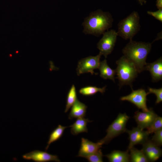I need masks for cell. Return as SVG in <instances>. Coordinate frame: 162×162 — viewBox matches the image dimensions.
<instances>
[{
    "label": "cell",
    "instance_id": "9c48e42d",
    "mask_svg": "<svg viewBox=\"0 0 162 162\" xmlns=\"http://www.w3.org/2000/svg\"><path fill=\"white\" fill-rule=\"evenodd\" d=\"M125 132L129 135L130 142L128 150L138 144H142L148 140L149 133L147 131H144L138 127L134 128L131 130L126 129Z\"/></svg>",
    "mask_w": 162,
    "mask_h": 162
},
{
    "label": "cell",
    "instance_id": "ffe728a7",
    "mask_svg": "<svg viewBox=\"0 0 162 162\" xmlns=\"http://www.w3.org/2000/svg\"><path fill=\"white\" fill-rule=\"evenodd\" d=\"M130 151V161L132 162H148L141 149L139 150L134 147L129 150Z\"/></svg>",
    "mask_w": 162,
    "mask_h": 162
},
{
    "label": "cell",
    "instance_id": "ac0fdd59",
    "mask_svg": "<svg viewBox=\"0 0 162 162\" xmlns=\"http://www.w3.org/2000/svg\"><path fill=\"white\" fill-rule=\"evenodd\" d=\"M100 71V76L104 79H110L114 82L116 70L111 69L108 65L106 59L100 62L98 68Z\"/></svg>",
    "mask_w": 162,
    "mask_h": 162
},
{
    "label": "cell",
    "instance_id": "5b68a950",
    "mask_svg": "<svg viewBox=\"0 0 162 162\" xmlns=\"http://www.w3.org/2000/svg\"><path fill=\"white\" fill-rule=\"evenodd\" d=\"M129 118L125 113H119L106 130V136L98 141L102 145L107 144L114 137L125 132L126 124Z\"/></svg>",
    "mask_w": 162,
    "mask_h": 162
},
{
    "label": "cell",
    "instance_id": "603a6c76",
    "mask_svg": "<svg viewBox=\"0 0 162 162\" xmlns=\"http://www.w3.org/2000/svg\"><path fill=\"white\" fill-rule=\"evenodd\" d=\"M162 128V118L158 116L152 124L147 129V131L149 134Z\"/></svg>",
    "mask_w": 162,
    "mask_h": 162
},
{
    "label": "cell",
    "instance_id": "8992f818",
    "mask_svg": "<svg viewBox=\"0 0 162 162\" xmlns=\"http://www.w3.org/2000/svg\"><path fill=\"white\" fill-rule=\"evenodd\" d=\"M103 34V37L97 44V48L100 50L99 53L106 58L112 51L118 35L114 29L105 32Z\"/></svg>",
    "mask_w": 162,
    "mask_h": 162
},
{
    "label": "cell",
    "instance_id": "52a82bcc",
    "mask_svg": "<svg viewBox=\"0 0 162 162\" xmlns=\"http://www.w3.org/2000/svg\"><path fill=\"white\" fill-rule=\"evenodd\" d=\"M101 55L99 53L96 56H90L80 60L76 68L77 75L79 76L81 74L88 73H90L92 74H95L94 70L98 68Z\"/></svg>",
    "mask_w": 162,
    "mask_h": 162
},
{
    "label": "cell",
    "instance_id": "f1b7e54d",
    "mask_svg": "<svg viewBox=\"0 0 162 162\" xmlns=\"http://www.w3.org/2000/svg\"><path fill=\"white\" fill-rule=\"evenodd\" d=\"M139 3L141 5H142L143 4L146 3V0H138Z\"/></svg>",
    "mask_w": 162,
    "mask_h": 162
},
{
    "label": "cell",
    "instance_id": "6da1fadb",
    "mask_svg": "<svg viewBox=\"0 0 162 162\" xmlns=\"http://www.w3.org/2000/svg\"><path fill=\"white\" fill-rule=\"evenodd\" d=\"M152 47L151 43L130 40L122 50L124 56L133 63L138 73L145 70L146 60Z\"/></svg>",
    "mask_w": 162,
    "mask_h": 162
},
{
    "label": "cell",
    "instance_id": "484cf974",
    "mask_svg": "<svg viewBox=\"0 0 162 162\" xmlns=\"http://www.w3.org/2000/svg\"><path fill=\"white\" fill-rule=\"evenodd\" d=\"M148 92L147 94L150 93L154 94L157 97L156 104H159L162 101V88L159 89L153 88H149L148 89Z\"/></svg>",
    "mask_w": 162,
    "mask_h": 162
},
{
    "label": "cell",
    "instance_id": "cb8c5ba5",
    "mask_svg": "<svg viewBox=\"0 0 162 162\" xmlns=\"http://www.w3.org/2000/svg\"><path fill=\"white\" fill-rule=\"evenodd\" d=\"M103 155L101 149H99L97 152L85 157L90 162H102Z\"/></svg>",
    "mask_w": 162,
    "mask_h": 162
},
{
    "label": "cell",
    "instance_id": "7c38bea8",
    "mask_svg": "<svg viewBox=\"0 0 162 162\" xmlns=\"http://www.w3.org/2000/svg\"><path fill=\"white\" fill-rule=\"evenodd\" d=\"M142 145V150L148 161H154L161 156V149L151 140H148Z\"/></svg>",
    "mask_w": 162,
    "mask_h": 162
},
{
    "label": "cell",
    "instance_id": "30bf717a",
    "mask_svg": "<svg viewBox=\"0 0 162 162\" xmlns=\"http://www.w3.org/2000/svg\"><path fill=\"white\" fill-rule=\"evenodd\" d=\"M158 116L150 108L148 112L136 111L134 115V118L137 124V127L143 130L149 127Z\"/></svg>",
    "mask_w": 162,
    "mask_h": 162
},
{
    "label": "cell",
    "instance_id": "7402d4cb",
    "mask_svg": "<svg viewBox=\"0 0 162 162\" xmlns=\"http://www.w3.org/2000/svg\"><path fill=\"white\" fill-rule=\"evenodd\" d=\"M76 93L74 85L72 86L67 96L66 104L64 112H67L77 99Z\"/></svg>",
    "mask_w": 162,
    "mask_h": 162
},
{
    "label": "cell",
    "instance_id": "5bb4252c",
    "mask_svg": "<svg viewBox=\"0 0 162 162\" xmlns=\"http://www.w3.org/2000/svg\"><path fill=\"white\" fill-rule=\"evenodd\" d=\"M145 70H148L150 73L152 80L157 81L162 78V59L160 57L154 62L151 63H147Z\"/></svg>",
    "mask_w": 162,
    "mask_h": 162
},
{
    "label": "cell",
    "instance_id": "277c9868",
    "mask_svg": "<svg viewBox=\"0 0 162 162\" xmlns=\"http://www.w3.org/2000/svg\"><path fill=\"white\" fill-rule=\"evenodd\" d=\"M117 66L116 70L119 85L122 86L129 85L132 86V83L137 76L138 73L133 63L124 56L116 61Z\"/></svg>",
    "mask_w": 162,
    "mask_h": 162
},
{
    "label": "cell",
    "instance_id": "83f0119b",
    "mask_svg": "<svg viewBox=\"0 0 162 162\" xmlns=\"http://www.w3.org/2000/svg\"><path fill=\"white\" fill-rule=\"evenodd\" d=\"M156 6L158 9H162V0H157Z\"/></svg>",
    "mask_w": 162,
    "mask_h": 162
},
{
    "label": "cell",
    "instance_id": "3957f363",
    "mask_svg": "<svg viewBox=\"0 0 162 162\" xmlns=\"http://www.w3.org/2000/svg\"><path fill=\"white\" fill-rule=\"evenodd\" d=\"M118 36L125 40H132L140 31V25L138 13L134 11L127 17L121 20L118 24Z\"/></svg>",
    "mask_w": 162,
    "mask_h": 162
},
{
    "label": "cell",
    "instance_id": "e0dca14e",
    "mask_svg": "<svg viewBox=\"0 0 162 162\" xmlns=\"http://www.w3.org/2000/svg\"><path fill=\"white\" fill-rule=\"evenodd\" d=\"M129 150L125 152L114 150L105 156L110 162H128L130 161Z\"/></svg>",
    "mask_w": 162,
    "mask_h": 162
},
{
    "label": "cell",
    "instance_id": "ba28073f",
    "mask_svg": "<svg viewBox=\"0 0 162 162\" xmlns=\"http://www.w3.org/2000/svg\"><path fill=\"white\" fill-rule=\"evenodd\" d=\"M147 94L145 90L140 89L136 90H132L129 94L122 97L121 100H127L135 105L139 109H141L143 112L149 111L146 105V96Z\"/></svg>",
    "mask_w": 162,
    "mask_h": 162
},
{
    "label": "cell",
    "instance_id": "d4e9b609",
    "mask_svg": "<svg viewBox=\"0 0 162 162\" xmlns=\"http://www.w3.org/2000/svg\"><path fill=\"white\" fill-rule=\"evenodd\" d=\"M154 133V134L151 140L156 145L160 147L162 145V128Z\"/></svg>",
    "mask_w": 162,
    "mask_h": 162
},
{
    "label": "cell",
    "instance_id": "2e32d148",
    "mask_svg": "<svg viewBox=\"0 0 162 162\" xmlns=\"http://www.w3.org/2000/svg\"><path fill=\"white\" fill-rule=\"evenodd\" d=\"M91 122L84 117L77 118L73 124L69 126L71 128V133L73 135H77L81 133L87 132V124Z\"/></svg>",
    "mask_w": 162,
    "mask_h": 162
},
{
    "label": "cell",
    "instance_id": "d6986e66",
    "mask_svg": "<svg viewBox=\"0 0 162 162\" xmlns=\"http://www.w3.org/2000/svg\"><path fill=\"white\" fill-rule=\"evenodd\" d=\"M67 127L58 125V126L54 129L50 134L47 145L45 150L47 151L50 145L52 143L58 140L62 136L64 130Z\"/></svg>",
    "mask_w": 162,
    "mask_h": 162
},
{
    "label": "cell",
    "instance_id": "44dd1931",
    "mask_svg": "<svg viewBox=\"0 0 162 162\" xmlns=\"http://www.w3.org/2000/svg\"><path fill=\"white\" fill-rule=\"evenodd\" d=\"M105 90L106 86L100 88L95 86H87L81 88L79 92L83 95L90 96L94 95L98 92L103 94L105 92Z\"/></svg>",
    "mask_w": 162,
    "mask_h": 162
},
{
    "label": "cell",
    "instance_id": "4fadbf2b",
    "mask_svg": "<svg viewBox=\"0 0 162 162\" xmlns=\"http://www.w3.org/2000/svg\"><path fill=\"white\" fill-rule=\"evenodd\" d=\"M102 145L99 141L94 143L87 139L82 138L78 156L85 158L97 152L102 147Z\"/></svg>",
    "mask_w": 162,
    "mask_h": 162
},
{
    "label": "cell",
    "instance_id": "7a4b0ae2",
    "mask_svg": "<svg viewBox=\"0 0 162 162\" xmlns=\"http://www.w3.org/2000/svg\"><path fill=\"white\" fill-rule=\"evenodd\" d=\"M113 21L110 13L97 10L91 13L85 19L83 24V32L86 34L99 36L112 27Z\"/></svg>",
    "mask_w": 162,
    "mask_h": 162
},
{
    "label": "cell",
    "instance_id": "8fae6325",
    "mask_svg": "<svg viewBox=\"0 0 162 162\" xmlns=\"http://www.w3.org/2000/svg\"><path fill=\"white\" fill-rule=\"evenodd\" d=\"M22 158L26 160H32L36 162H60L57 155L38 150H35L26 154L23 155Z\"/></svg>",
    "mask_w": 162,
    "mask_h": 162
},
{
    "label": "cell",
    "instance_id": "9a60e30c",
    "mask_svg": "<svg viewBox=\"0 0 162 162\" xmlns=\"http://www.w3.org/2000/svg\"><path fill=\"white\" fill-rule=\"evenodd\" d=\"M71 107L69 115L70 119L84 117L85 116L87 107L84 104L77 99Z\"/></svg>",
    "mask_w": 162,
    "mask_h": 162
},
{
    "label": "cell",
    "instance_id": "4316f807",
    "mask_svg": "<svg viewBox=\"0 0 162 162\" xmlns=\"http://www.w3.org/2000/svg\"><path fill=\"white\" fill-rule=\"evenodd\" d=\"M147 13L160 22H162V9H158L156 11H148Z\"/></svg>",
    "mask_w": 162,
    "mask_h": 162
}]
</instances>
